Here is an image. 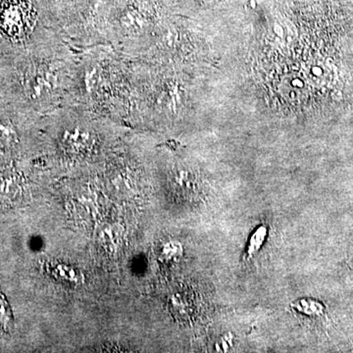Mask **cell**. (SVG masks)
I'll return each instance as SVG.
<instances>
[{
    "label": "cell",
    "instance_id": "cell-1",
    "mask_svg": "<svg viewBox=\"0 0 353 353\" xmlns=\"http://www.w3.org/2000/svg\"><path fill=\"white\" fill-rule=\"evenodd\" d=\"M79 60L54 32L7 50L0 62V97L37 116L68 105Z\"/></svg>",
    "mask_w": 353,
    "mask_h": 353
},
{
    "label": "cell",
    "instance_id": "cell-2",
    "mask_svg": "<svg viewBox=\"0 0 353 353\" xmlns=\"http://www.w3.org/2000/svg\"><path fill=\"white\" fill-rule=\"evenodd\" d=\"M37 12L28 0H6L0 3V43L6 50L31 43L44 32H36Z\"/></svg>",
    "mask_w": 353,
    "mask_h": 353
},
{
    "label": "cell",
    "instance_id": "cell-3",
    "mask_svg": "<svg viewBox=\"0 0 353 353\" xmlns=\"http://www.w3.org/2000/svg\"><path fill=\"white\" fill-rule=\"evenodd\" d=\"M52 276L60 282L68 285H79L83 281V276L80 272L65 264L53 265Z\"/></svg>",
    "mask_w": 353,
    "mask_h": 353
},
{
    "label": "cell",
    "instance_id": "cell-4",
    "mask_svg": "<svg viewBox=\"0 0 353 353\" xmlns=\"http://www.w3.org/2000/svg\"><path fill=\"white\" fill-rule=\"evenodd\" d=\"M267 230L266 228L260 227L256 230L252 239H250V245H248V255L252 256L255 252H259L261 248L262 243H264L265 238H266Z\"/></svg>",
    "mask_w": 353,
    "mask_h": 353
},
{
    "label": "cell",
    "instance_id": "cell-5",
    "mask_svg": "<svg viewBox=\"0 0 353 353\" xmlns=\"http://www.w3.org/2000/svg\"><path fill=\"white\" fill-rule=\"evenodd\" d=\"M182 246L176 243H170L163 248V256L166 259H174L182 253Z\"/></svg>",
    "mask_w": 353,
    "mask_h": 353
},
{
    "label": "cell",
    "instance_id": "cell-6",
    "mask_svg": "<svg viewBox=\"0 0 353 353\" xmlns=\"http://www.w3.org/2000/svg\"><path fill=\"white\" fill-rule=\"evenodd\" d=\"M6 48H4L3 46H2L1 43H0V62H1V60L3 59L4 55H6Z\"/></svg>",
    "mask_w": 353,
    "mask_h": 353
}]
</instances>
